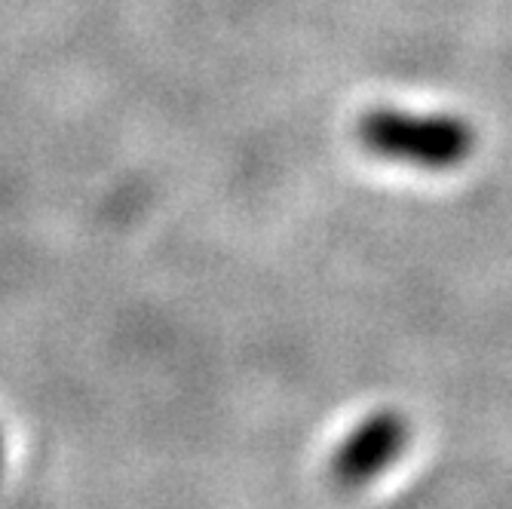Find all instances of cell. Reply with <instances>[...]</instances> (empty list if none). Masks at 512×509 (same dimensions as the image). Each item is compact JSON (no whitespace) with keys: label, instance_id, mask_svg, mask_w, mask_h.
<instances>
[{"label":"cell","instance_id":"cell-1","mask_svg":"<svg viewBox=\"0 0 512 509\" xmlns=\"http://www.w3.org/2000/svg\"><path fill=\"white\" fill-rule=\"evenodd\" d=\"M359 145L381 160L448 172L476 148V129L454 114H408L399 108H371L356 123Z\"/></svg>","mask_w":512,"mask_h":509},{"label":"cell","instance_id":"cell-2","mask_svg":"<svg viewBox=\"0 0 512 509\" xmlns=\"http://www.w3.org/2000/svg\"><path fill=\"white\" fill-rule=\"evenodd\" d=\"M408 445V421L399 411L384 408L365 418L332 454L329 479L332 485L353 491L365 488L371 479H378L387 467L396 464V457Z\"/></svg>","mask_w":512,"mask_h":509},{"label":"cell","instance_id":"cell-3","mask_svg":"<svg viewBox=\"0 0 512 509\" xmlns=\"http://www.w3.org/2000/svg\"><path fill=\"white\" fill-rule=\"evenodd\" d=\"M0 470H4V436H0Z\"/></svg>","mask_w":512,"mask_h":509}]
</instances>
